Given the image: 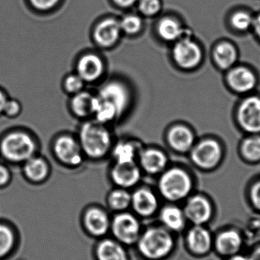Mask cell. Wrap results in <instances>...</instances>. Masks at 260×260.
Returning <instances> with one entry per match:
<instances>
[{"label": "cell", "instance_id": "obj_1", "mask_svg": "<svg viewBox=\"0 0 260 260\" xmlns=\"http://www.w3.org/2000/svg\"><path fill=\"white\" fill-rule=\"evenodd\" d=\"M79 145L82 151L91 158H100L109 151L111 136L99 122H88L81 127Z\"/></svg>", "mask_w": 260, "mask_h": 260}, {"label": "cell", "instance_id": "obj_2", "mask_svg": "<svg viewBox=\"0 0 260 260\" xmlns=\"http://www.w3.org/2000/svg\"><path fill=\"white\" fill-rule=\"evenodd\" d=\"M138 249L148 259H163L171 253L174 240L169 231L162 228H151L140 235Z\"/></svg>", "mask_w": 260, "mask_h": 260}, {"label": "cell", "instance_id": "obj_3", "mask_svg": "<svg viewBox=\"0 0 260 260\" xmlns=\"http://www.w3.org/2000/svg\"><path fill=\"white\" fill-rule=\"evenodd\" d=\"M158 188L162 197L168 201H180L189 195L192 182L187 173L179 168H172L162 174Z\"/></svg>", "mask_w": 260, "mask_h": 260}, {"label": "cell", "instance_id": "obj_4", "mask_svg": "<svg viewBox=\"0 0 260 260\" xmlns=\"http://www.w3.org/2000/svg\"><path fill=\"white\" fill-rule=\"evenodd\" d=\"M3 155L13 161H24L32 157L35 151L33 140L24 133H13L6 137L1 144Z\"/></svg>", "mask_w": 260, "mask_h": 260}, {"label": "cell", "instance_id": "obj_5", "mask_svg": "<svg viewBox=\"0 0 260 260\" xmlns=\"http://www.w3.org/2000/svg\"><path fill=\"white\" fill-rule=\"evenodd\" d=\"M110 229L119 242L126 245L137 242L141 235L139 220L134 215L126 212L116 215L111 222Z\"/></svg>", "mask_w": 260, "mask_h": 260}, {"label": "cell", "instance_id": "obj_6", "mask_svg": "<svg viewBox=\"0 0 260 260\" xmlns=\"http://www.w3.org/2000/svg\"><path fill=\"white\" fill-rule=\"evenodd\" d=\"M172 54L176 63L183 69L197 67L203 57L201 48L192 41L189 34L176 41Z\"/></svg>", "mask_w": 260, "mask_h": 260}, {"label": "cell", "instance_id": "obj_7", "mask_svg": "<svg viewBox=\"0 0 260 260\" xmlns=\"http://www.w3.org/2000/svg\"><path fill=\"white\" fill-rule=\"evenodd\" d=\"M97 96L114 108L119 117L125 112L129 105V92L126 87L120 82H111L105 84L100 88Z\"/></svg>", "mask_w": 260, "mask_h": 260}, {"label": "cell", "instance_id": "obj_8", "mask_svg": "<svg viewBox=\"0 0 260 260\" xmlns=\"http://www.w3.org/2000/svg\"><path fill=\"white\" fill-rule=\"evenodd\" d=\"M221 156L220 145L213 140L203 141L194 147L191 151V157L194 163L203 168L215 166Z\"/></svg>", "mask_w": 260, "mask_h": 260}, {"label": "cell", "instance_id": "obj_9", "mask_svg": "<svg viewBox=\"0 0 260 260\" xmlns=\"http://www.w3.org/2000/svg\"><path fill=\"white\" fill-rule=\"evenodd\" d=\"M56 157L69 166H78L82 162V151L79 143L70 136H62L55 142Z\"/></svg>", "mask_w": 260, "mask_h": 260}, {"label": "cell", "instance_id": "obj_10", "mask_svg": "<svg viewBox=\"0 0 260 260\" xmlns=\"http://www.w3.org/2000/svg\"><path fill=\"white\" fill-rule=\"evenodd\" d=\"M122 33L120 20L107 18L96 26L94 30V38L99 45L109 47L118 41Z\"/></svg>", "mask_w": 260, "mask_h": 260}, {"label": "cell", "instance_id": "obj_11", "mask_svg": "<svg viewBox=\"0 0 260 260\" xmlns=\"http://www.w3.org/2000/svg\"><path fill=\"white\" fill-rule=\"evenodd\" d=\"M185 217L195 225H202L210 219L212 207L204 197L195 196L191 197L183 210Z\"/></svg>", "mask_w": 260, "mask_h": 260}, {"label": "cell", "instance_id": "obj_12", "mask_svg": "<svg viewBox=\"0 0 260 260\" xmlns=\"http://www.w3.org/2000/svg\"><path fill=\"white\" fill-rule=\"evenodd\" d=\"M238 119L241 126L251 133L260 132V99L250 98L240 107Z\"/></svg>", "mask_w": 260, "mask_h": 260}, {"label": "cell", "instance_id": "obj_13", "mask_svg": "<svg viewBox=\"0 0 260 260\" xmlns=\"http://www.w3.org/2000/svg\"><path fill=\"white\" fill-rule=\"evenodd\" d=\"M111 174L113 181L123 189L135 186L141 178L140 170L135 162L116 163Z\"/></svg>", "mask_w": 260, "mask_h": 260}, {"label": "cell", "instance_id": "obj_14", "mask_svg": "<svg viewBox=\"0 0 260 260\" xmlns=\"http://www.w3.org/2000/svg\"><path fill=\"white\" fill-rule=\"evenodd\" d=\"M103 61L97 55L89 53L80 58L77 64V74L84 82H94L103 75Z\"/></svg>", "mask_w": 260, "mask_h": 260}, {"label": "cell", "instance_id": "obj_15", "mask_svg": "<svg viewBox=\"0 0 260 260\" xmlns=\"http://www.w3.org/2000/svg\"><path fill=\"white\" fill-rule=\"evenodd\" d=\"M131 206L138 215L149 217L157 211L158 200L149 189H139L131 195Z\"/></svg>", "mask_w": 260, "mask_h": 260}, {"label": "cell", "instance_id": "obj_16", "mask_svg": "<svg viewBox=\"0 0 260 260\" xmlns=\"http://www.w3.org/2000/svg\"><path fill=\"white\" fill-rule=\"evenodd\" d=\"M87 231L94 236H103L111 229L109 217L102 209L92 208L87 211L84 218Z\"/></svg>", "mask_w": 260, "mask_h": 260}, {"label": "cell", "instance_id": "obj_17", "mask_svg": "<svg viewBox=\"0 0 260 260\" xmlns=\"http://www.w3.org/2000/svg\"><path fill=\"white\" fill-rule=\"evenodd\" d=\"M157 30L160 38L168 42H176L189 34L178 20L172 17L162 18L157 23Z\"/></svg>", "mask_w": 260, "mask_h": 260}, {"label": "cell", "instance_id": "obj_18", "mask_svg": "<svg viewBox=\"0 0 260 260\" xmlns=\"http://www.w3.org/2000/svg\"><path fill=\"white\" fill-rule=\"evenodd\" d=\"M187 243L191 251L203 254L210 250L212 238L209 232L202 225H195L188 232Z\"/></svg>", "mask_w": 260, "mask_h": 260}, {"label": "cell", "instance_id": "obj_19", "mask_svg": "<svg viewBox=\"0 0 260 260\" xmlns=\"http://www.w3.org/2000/svg\"><path fill=\"white\" fill-rule=\"evenodd\" d=\"M168 139L170 145L179 152L189 151L194 142L192 132L182 126H175L170 130Z\"/></svg>", "mask_w": 260, "mask_h": 260}, {"label": "cell", "instance_id": "obj_20", "mask_svg": "<svg viewBox=\"0 0 260 260\" xmlns=\"http://www.w3.org/2000/svg\"><path fill=\"white\" fill-rule=\"evenodd\" d=\"M168 163L166 155L156 149H148L140 156V164L144 171L148 174H156L164 171Z\"/></svg>", "mask_w": 260, "mask_h": 260}, {"label": "cell", "instance_id": "obj_21", "mask_svg": "<svg viewBox=\"0 0 260 260\" xmlns=\"http://www.w3.org/2000/svg\"><path fill=\"white\" fill-rule=\"evenodd\" d=\"M160 220L165 229L171 232H179L184 228L186 223L183 211L174 206L163 208L160 213Z\"/></svg>", "mask_w": 260, "mask_h": 260}, {"label": "cell", "instance_id": "obj_22", "mask_svg": "<svg viewBox=\"0 0 260 260\" xmlns=\"http://www.w3.org/2000/svg\"><path fill=\"white\" fill-rule=\"evenodd\" d=\"M229 82L235 91L246 92L254 87L256 78L250 70L241 67L231 72L229 76Z\"/></svg>", "mask_w": 260, "mask_h": 260}, {"label": "cell", "instance_id": "obj_23", "mask_svg": "<svg viewBox=\"0 0 260 260\" xmlns=\"http://www.w3.org/2000/svg\"><path fill=\"white\" fill-rule=\"evenodd\" d=\"M95 96L88 91H79L72 99L71 107L78 117H86L94 114Z\"/></svg>", "mask_w": 260, "mask_h": 260}, {"label": "cell", "instance_id": "obj_24", "mask_svg": "<svg viewBox=\"0 0 260 260\" xmlns=\"http://www.w3.org/2000/svg\"><path fill=\"white\" fill-rule=\"evenodd\" d=\"M96 255L98 260H129L124 248L111 240L102 241L98 246Z\"/></svg>", "mask_w": 260, "mask_h": 260}, {"label": "cell", "instance_id": "obj_25", "mask_svg": "<svg viewBox=\"0 0 260 260\" xmlns=\"http://www.w3.org/2000/svg\"><path fill=\"white\" fill-rule=\"evenodd\" d=\"M242 241L239 234L229 231L219 235L216 240V247L221 254H235L241 248Z\"/></svg>", "mask_w": 260, "mask_h": 260}, {"label": "cell", "instance_id": "obj_26", "mask_svg": "<svg viewBox=\"0 0 260 260\" xmlns=\"http://www.w3.org/2000/svg\"><path fill=\"white\" fill-rule=\"evenodd\" d=\"M214 58L220 67L223 69L229 68L236 60V50L231 43H221L216 46L214 50Z\"/></svg>", "mask_w": 260, "mask_h": 260}, {"label": "cell", "instance_id": "obj_27", "mask_svg": "<svg viewBox=\"0 0 260 260\" xmlns=\"http://www.w3.org/2000/svg\"><path fill=\"white\" fill-rule=\"evenodd\" d=\"M26 175L35 181L45 178L48 173L47 164L39 157H30L24 167Z\"/></svg>", "mask_w": 260, "mask_h": 260}, {"label": "cell", "instance_id": "obj_28", "mask_svg": "<svg viewBox=\"0 0 260 260\" xmlns=\"http://www.w3.org/2000/svg\"><path fill=\"white\" fill-rule=\"evenodd\" d=\"M254 16L245 10H238L234 12L230 18V24L235 30L246 31L252 28Z\"/></svg>", "mask_w": 260, "mask_h": 260}, {"label": "cell", "instance_id": "obj_29", "mask_svg": "<svg viewBox=\"0 0 260 260\" xmlns=\"http://www.w3.org/2000/svg\"><path fill=\"white\" fill-rule=\"evenodd\" d=\"M116 163L135 162L136 148L129 142H120L116 145L113 151Z\"/></svg>", "mask_w": 260, "mask_h": 260}, {"label": "cell", "instance_id": "obj_30", "mask_svg": "<svg viewBox=\"0 0 260 260\" xmlns=\"http://www.w3.org/2000/svg\"><path fill=\"white\" fill-rule=\"evenodd\" d=\"M108 203L114 210H125L131 205V195L124 189H117L110 194Z\"/></svg>", "mask_w": 260, "mask_h": 260}, {"label": "cell", "instance_id": "obj_31", "mask_svg": "<svg viewBox=\"0 0 260 260\" xmlns=\"http://www.w3.org/2000/svg\"><path fill=\"white\" fill-rule=\"evenodd\" d=\"M120 24L122 32L133 35L139 33L142 30L143 21L139 15L129 14L120 20Z\"/></svg>", "mask_w": 260, "mask_h": 260}, {"label": "cell", "instance_id": "obj_32", "mask_svg": "<svg viewBox=\"0 0 260 260\" xmlns=\"http://www.w3.org/2000/svg\"><path fill=\"white\" fill-rule=\"evenodd\" d=\"M243 152L249 160L260 159V136L249 138L243 145Z\"/></svg>", "mask_w": 260, "mask_h": 260}, {"label": "cell", "instance_id": "obj_33", "mask_svg": "<svg viewBox=\"0 0 260 260\" xmlns=\"http://www.w3.org/2000/svg\"><path fill=\"white\" fill-rule=\"evenodd\" d=\"M137 5L140 13L147 17L155 16L162 8L160 0H139Z\"/></svg>", "mask_w": 260, "mask_h": 260}, {"label": "cell", "instance_id": "obj_34", "mask_svg": "<svg viewBox=\"0 0 260 260\" xmlns=\"http://www.w3.org/2000/svg\"><path fill=\"white\" fill-rule=\"evenodd\" d=\"M13 236L12 232L5 226L0 225V257L5 256L12 248Z\"/></svg>", "mask_w": 260, "mask_h": 260}, {"label": "cell", "instance_id": "obj_35", "mask_svg": "<svg viewBox=\"0 0 260 260\" xmlns=\"http://www.w3.org/2000/svg\"><path fill=\"white\" fill-rule=\"evenodd\" d=\"M84 86V81L79 75H71L65 81V88L68 92L76 94L82 91Z\"/></svg>", "mask_w": 260, "mask_h": 260}, {"label": "cell", "instance_id": "obj_36", "mask_svg": "<svg viewBox=\"0 0 260 260\" xmlns=\"http://www.w3.org/2000/svg\"><path fill=\"white\" fill-rule=\"evenodd\" d=\"M30 6L38 12H47L59 4L60 0H28Z\"/></svg>", "mask_w": 260, "mask_h": 260}, {"label": "cell", "instance_id": "obj_37", "mask_svg": "<svg viewBox=\"0 0 260 260\" xmlns=\"http://www.w3.org/2000/svg\"><path fill=\"white\" fill-rule=\"evenodd\" d=\"M20 106L18 102H15V101H7L4 111L9 115L13 116L18 114Z\"/></svg>", "mask_w": 260, "mask_h": 260}, {"label": "cell", "instance_id": "obj_38", "mask_svg": "<svg viewBox=\"0 0 260 260\" xmlns=\"http://www.w3.org/2000/svg\"><path fill=\"white\" fill-rule=\"evenodd\" d=\"M251 198L253 204L260 210V182L253 186L251 192Z\"/></svg>", "mask_w": 260, "mask_h": 260}, {"label": "cell", "instance_id": "obj_39", "mask_svg": "<svg viewBox=\"0 0 260 260\" xmlns=\"http://www.w3.org/2000/svg\"><path fill=\"white\" fill-rule=\"evenodd\" d=\"M139 0H114L115 4L119 7L129 8L137 4Z\"/></svg>", "mask_w": 260, "mask_h": 260}, {"label": "cell", "instance_id": "obj_40", "mask_svg": "<svg viewBox=\"0 0 260 260\" xmlns=\"http://www.w3.org/2000/svg\"><path fill=\"white\" fill-rule=\"evenodd\" d=\"M252 28L253 29L254 33L256 34V36L260 40V13L254 16Z\"/></svg>", "mask_w": 260, "mask_h": 260}, {"label": "cell", "instance_id": "obj_41", "mask_svg": "<svg viewBox=\"0 0 260 260\" xmlns=\"http://www.w3.org/2000/svg\"><path fill=\"white\" fill-rule=\"evenodd\" d=\"M9 172L4 167L0 166V185L4 184L9 180Z\"/></svg>", "mask_w": 260, "mask_h": 260}, {"label": "cell", "instance_id": "obj_42", "mask_svg": "<svg viewBox=\"0 0 260 260\" xmlns=\"http://www.w3.org/2000/svg\"><path fill=\"white\" fill-rule=\"evenodd\" d=\"M6 103H7V100H6V97L3 93L0 92V112L4 111Z\"/></svg>", "mask_w": 260, "mask_h": 260}, {"label": "cell", "instance_id": "obj_43", "mask_svg": "<svg viewBox=\"0 0 260 260\" xmlns=\"http://www.w3.org/2000/svg\"><path fill=\"white\" fill-rule=\"evenodd\" d=\"M250 260H260V247L259 248L256 249L254 252H253L252 256H250V258H249Z\"/></svg>", "mask_w": 260, "mask_h": 260}, {"label": "cell", "instance_id": "obj_44", "mask_svg": "<svg viewBox=\"0 0 260 260\" xmlns=\"http://www.w3.org/2000/svg\"><path fill=\"white\" fill-rule=\"evenodd\" d=\"M230 260H250L249 258H246L245 256H235Z\"/></svg>", "mask_w": 260, "mask_h": 260}]
</instances>
